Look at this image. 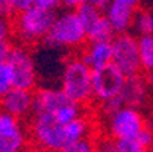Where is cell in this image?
Here are the masks:
<instances>
[{"label":"cell","mask_w":153,"mask_h":152,"mask_svg":"<svg viewBox=\"0 0 153 152\" xmlns=\"http://www.w3.org/2000/svg\"><path fill=\"white\" fill-rule=\"evenodd\" d=\"M30 137L42 152H61L67 146L90 137V123L85 117L70 123H59L49 116H33Z\"/></svg>","instance_id":"6da1fadb"},{"label":"cell","mask_w":153,"mask_h":152,"mask_svg":"<svg viewBox=\"0 0 153 152\" xmlns=\"http://www.w3.org/2000/svg\"><path fill=\"white\" fill-rule=\"evenodd\" d=\"M33 116H49L59 123H70L82 117V111L59 87H41L33 91Z\"/></svg>","instance_id":"7a4b0ae2"},{"label":"cell","mask_w":153,"mask_h":152,"mask_svg":"<svg viewBox=\"0 0 153 152\" xmlns=\"http://www.w3.org/2000/svg\"><path fill=\"white\" fill-rule=\"evenodd\" d=\"M59 88L77 105L93 99V70L80 56L67 58L59 79Z\"/></svg>","instance_id":"3957f363"},{"label":"cell","mask_w":153,"mask_h":152,"mask_svg":"<svg viewBox=\"0 0 153 152\" xmlns=\"http://www.w3.org/2000/svg\"><path fill=\"white\" fill-rule=\"evenodd\" d=\"M86 43V29L74 11L64 9L56 14L53 26L42 41L44 46L59 50H68L82 47Z\"/></svg>","instance_id":"277c9868"},{"label":"cell","mask_w":153,"mask_h":152,"mask_svg":"<svg viewBox=\"0 0 153 152\" xmlns=\"http://www.w3.org/2000/svg\"><path fill=\"white\" fill-rule=\"evenodd\" d=\"M56 14L58 12L46 11L38 6H33L32 9L25 11L21 14H17L12 26L17 38L23 44L42 43L53 26Z\"/></svg>","instance_id":"5b68a950"},{"label":"cell","mask_w":153,"mask_h":152,"mask_svg":"<svg viewBox=\"0 0 153 152\" xmlns=\"http://www.w3.org/2000/svg\"><path fill=\"white\" fill-rule=\"evenodd\" d=\"M6 64L11 70L14 88L32 91L36 87L38 73L35 66V58L26 46H12Z\"/></svg>","instance_id":"8992f818"},{"label":"cell","mask_w":153,"mask_h":152,"mask_svg":"<svg viewBox=\"0 0 153 152\" xmlns=\"http://www.w3.org/2000/svg\"><path fill=\"white\" fill-rule=\"evenodd\" d=\"M106 119H108L109 139L114 142L130 140L137 137L143 129L147 128L143 113L140 110L129 108V106L120 108L118 111H115Z\"/></svg>","instance_id":"52a82bcc"},{"label":"cell","mask_w":153,"mask_h":152,"mask_svg":"<svg viewBox=\"0 0 153 152\" xmlns=\"http://www.w3.org/2000/svg\"><path fill=\"white\" fill-rule=\"evenodd\" d=\"M112 64L126 76H137L141 70L138 38L134 34L115 35L112 40Z\"/></svg>","instance_id":"ba28073f"},{"label":"cell","mask_w":153,"mask_h":152,"mask_svg":"<svg viewBox=\"0 0 153 152\" xmlns=\"http://www.w3.org/2000/svg\"><path fill=\"white\" fill-rule=\"evenodd\" d=\"M33 58H35L38 81H46L44 87H55V84L59 82L61 79L65 61L68 58L65 56V52L42 44L39 52L33 55Z\"/></svg>","instance_id":"9c48e42d"},{"label":"cell","mask_w":153,"mask_h":152,"mask_svg":"<svg viewBox=\"0 0 153 152\" xmlns=\"http://www.w3.org/2000/svg\"><path fill=\"white\" fill-rule=\"evenodd\" d=\"M126 76L114 66L109 64L106 67L93 72V97L99 102H108L117 97L124 85Z\"/></svg>","instance_id":"30bf717a"},{"label":"cell","mask_w":153,"mask_h":152,"mask_svg":"<svg viewBox=\"0 0 153 152\" xmlns=\"http://www.w3.org/2000/svg\"><path fill=\"white\" fill-rule=\"evenodd\" d=\"M140 8L141 3L137 0H112L105 11V17L117 35L127 34L134 28V21Z\"/></svg>","instance_id":"8fae6325"},{"label":"cell","mask_w":153,"mask_h":152,"mask_svg":"<svg viewBox=\"0 0 153 152\" xmlns=\"http://www.w3.org/2000/svg\"><path fill=\"white\" fill-rule=\"evenodd\" d=\"M118 96L123 102V106L140 110L141 106L147 103L150 97V87L144 76L141 75L130 76V78H126L123 90Z\"/></svg>","instance_id":"7c38bea8"},{"label":"cell","mask_w":153,"mask_h":152,"mask_svg":"<svg viewBox=\"0 0 153 152\" xmlns=\"http://www.w3.org/2000/svg\"><path fill=\"white\" fill-rule=\"evenodd\" d=\"M0 110L9 113L18 120L33 113V91L12 88L0 99Z\"/></svg>","instance_id":"4fadbf2b"},{"label":"cell","mask_w":153,"mask_h":152,"mask_svg":"<svg viewBox=\"0 0 153 152\" xmlns=\"http://www.w3.org/2000/svg\"><path fill=\"white\" fill-rule=\"evenodd\" d=\"M83 62L93 72L112 64V41L111 43H88L82 52Z\"/></svg>","instance_id":"5bb4252c"},{"label":"cell","mask_w":153,"mask_h":152,"mask_svg":"<svg viewBox=\"0 0 153 152\" xmlns=\"http://www.w3.org/2000/svg\"><path fill=\"white\" fill-rule=\"evenodd\" d=\"M27 145L29 136L23 126L8 133H0V152H25Z\"/></svg>","instance_id":"9a60e30c"},{"label":"cell","mask_w":153,"mask_h":152,"mask_svg":"<svg viewBox=\"0 0 153 152\" xmlns=\"http://www.w3.org/2000/svg\"><path fill=\"white\" fill-rule=\"evenodd\" d=\"M115 38V32L108 21L105 14L96 23L86 29V41L88 43H111Z\"/></svg>","instance_id":"2e32d148"},{"label":"cell","mask_w":153,"mask_h":152,"mask_svg":"<svg viewBox=\"0 0 153 152\" xmlns=\"http://www.w3.org/2000/svg\"><path fill=\"white\" fill-rule=\"evenodd\" d=\"M138 52L141 69L146 73H153V35L138 37Z\"/></svg>","instance_id":"e0dca14e"},{"label":"cell","mask_w":153,"mask_h":152,"mask_svg":"<svg viewBox=\"0 0 153 152\" xmlns=\"http://www.w3.org/2000/svg\"><path fill=\"white\" fill-rule=\"evenodd\" d=\"M132 29L138 34V37L153 35V9L152 8H140Z\"/></svg>","instance_id":"ac0fdd59"},{"label":"cell","mask_w":153,"mask_h":152,"mask_svg":"<svg viewBox=\"0 0 153 152\" xmlns=\"http://www.w3.org/2000/svg\"><path fill=\"white\" fill-rule=\"evenodd\" d=\"M74 12L77 14V17L80 18V21L83 23L85 29L91 28L96 21L103 15V12L93 3V2H80L77 5V8L74 9Z\"/></svg>","instance_id":"d6986e66"},{"label":"cell","mask_w":153,"mask_h":152,"mask_svg":"<svg viewBox=\"0 0 153 152\" xmlns=\"http://www.w3.org/2000/svg\"><path fill=\"white\" fill-rule=\"evenodd\" d=\"M12 88L14 85H12L11 70L6 62H0V99L5 94H8V91H11Z\"/></svg>","instance_id":"ffe728a7"},{"label":"cell","mask_w":153,"mask_h":152,"mask_svg":"<svg viewBox=\"0 0 153 152\" xmlns=\"http://www.w3.org/2000/svg\"><path fill=\"white\" fill-rule=\"evenodd\" d=\"M61 152H97V145L90 137H86V139H82V140L67 146Z\"/></svg>","instance_id":"44dd1931"},{"label":"cell","mask_w":153,"mask_h":152,"mask_svg":"<svg viewBox=\"0 0 153 152\" xmlns=\"http://www.w3.org/2000/svg\"><path fill=\"white\" fill-rule=\"evenodd\" d=\"M21 126L20 120L14 116H11L9 113L0 110V133H8V131H12V129Z\"/></svg>","instance_id":"7402d4cb"},{"label":"cell","mask_w":153,"mask_h":152,"mask_svg":"<svg viewBox=\"0 0 153 152\" xmlns=\"http://www.w3.org/2000/svg\"><path fill=\"white\" fill-rule=\"evenodd\" d=\"M11 34H12V26L9 23V20L0 17V44L9 43Z\"/></svg>","instance_id":"603a6c76"},{"label":"cell","mask_w":153,"mask_h":152,"mask_svg":"<svg viewBox=\"0 0 153 152\" xmlns=\"http://www.w3.org/2000/svg\"><path fill=\"white\" fill-rule=\"evenodd\" d=\"M11 2H12V8L15 11V15L25 12V11H29L35 6V0H11Z\"/></svg>","instance_id":"cb8c5ba5"},{"label":"cell","mask_w":153,"mask_h":152,"mask_svg":"<svg viewBox=\"0 0 153 152\" xmlns=\"http://www.w3.org/2000/svg\"><path fill=\"white\" fill-rule=\"evenodd\" d=\"M35 6L46 11L58 12V9H61V2H56V0H35Z\"/></svg>","instance_id":"d4e9b609"},{"label":"cell","mask_w":153,"mask_h":152,"mask_svg":"<svg viewBox=\"0 0 153 152\" xmlns=\"http://www.w3.org/2000/svg\"><path fill=\"white\" fill-rule=\"evenodd\" d=\"M12 15H15L12 2L11 0H0V17L9 20V17H12Z\"/></svg>","instance_id":"484cf974"},{"label":"cell","mask_w":153,"mask_h":152,"mask_svg":"<svg viewBox=\"0 0 153 152\" xmlns=\"http://www.w3.org/2000/svg\"><path fill=\"white\" fill-rule=\"evenodd\" d=\"M11 44L9 43H5V44H0V62H6L8 59V55L11 52Z\"/></svg>","instance_id":"4316f807"},{"label":"cell","mask_w":153,"mask_h":152,"mask_svg":"<svg viewBox=\"0 0 153 152\" xmlns=\"http://www.w3.org/2000/svg\"><path fill=\"white\" fill-rule=\"evenodd\" d=\"M140 152H150V151H140Z\"/></svg>","instance_id":"83f0119b"}]
</instances>
